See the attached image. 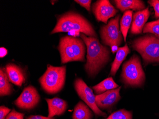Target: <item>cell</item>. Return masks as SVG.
Wrapping results in <instances>:
<instances>
[{"label": "cell", "mask_w": 159, "mask_h": 119, "mask_svg": "<svg viewBox=\"0 0 159 119\" xmlns=\"http://www.w3.org/2000/svg\"><path fill=\"white\" fill-rule=\"evenodd\" d=\"M120 88L121 87H119L95 96V102L98 108L102 110L110 109L120 99Z\"/></svg>", "instance_id": "11"}, {"label": "cell", "mask_w": 159, "mask_h": 119, "mask_svg": "<svg viewBox=\"0 0 159 119\" xmlns=\"http://www.w3.org/2000/svg\"><path fill=\"white\" fill-rule=\"evenodd\" d=\"M129 52L130 50L127 44L124 47L119 48L116 54V57L111 65V76H115L121 63L125 60L127 55L129 53Z\"/></svg>", "instance_id": "16"}, {"label": "cell", "mask_w": 159, "mask_h": 119, "mask_svg": "<svg viewBox=\"0 0 159 119\" xmlns=\"http://www.w3.org/2000/svg\"><path fill=\"white\" fill-rule=\"evenodd\" d=\"M11 109L4 106L0 107V119H5L7 115L9 114Z\"/></svg>", "instance_id": "26"}, {"label": "cell", "mask_w": 159, "mask_h": 119, "mask_svg": "<svg viewBox=\"0 0 159 119\" xmlns=\"http://www.w3.org/2000/svg\"><path fill=\"white\" fill-rule=\"evenodd\" d=\"M121 79L126 85L141 87L145 82V73L138 56L134 55L122 66Z\"/></svg>", "instance_id": "6"}, {"label": "cell", "mask_w": 159, "mask_h": 119, "mask_svg": "<svg viewBox=\"0 0 159 119\" xmlns=\"http://www.w3.org/2000/svg\"><path fill=\"white\" fill-rule=\"evenodd\" d=\"M5 68L0 69V95H9L13 91L12 85L10 83Z\"/></svg>", "instance_id": "18"}, {"label": "cell", "mask_w": 159, "mask_h": 119, "mask_svg": "<svg viewBox=\"0 0 159 119\" xmlns=\"http://www.w3.org/2000/svg\"><path fill=\"white\" fill-rule=\"evenodd\" d=\"M132 47L141 54L145 66L159 63V38L155 36L146 35L137 38L133 41Z\"/></svg>", "instance_id": "5"}, {"label": "cell", "mask_w": 159, "mask_h": 119, "mask_svg": "<svg viewBox=\"0 0 159 119\" xmlns=\"http://www.w3.org/2000/svg\"><path fill=\"white\" fill-rule=\"evenodd\" d=\"M86 104L79 102L75 107L73 119H92L93 112Z\"/></svg>", "instance_id": "17"}, {"label": "cell", "mask_w": 159, "mask_h": 119, "mask_svg": "<svg viewBox=\"0 0 159 119\" xmlns=\"http://www.w3.org/2000/svg\"><path fill=\"white\" fill-rule=\"evenodd\" d=\"M72 31L97 38L95 30L88 20L80 14L73 11L66 12L58 18L57 24L51 34Z\"/></svg>", "instance_id": "2"}, {"label": "cell", "mask_w": 159, "mask_h": 119, "mask_svg": "<svg viewBox=\"0 0 159 119\" xmlns=\"http://www.w3.org/2000/svg\"><path fill=\"white\" fill-rule=\"evenodd\" d=\"M40 101V96L36 89L29 85L24 89L18 98L14 101L17 107L24 110H31L38 105Z\"/></svg>", "instance_id": "9"}, {"label": "cell", "mask_w": 159, "mask_h": 119, "mask_svg": "<svg viewBox=\"0 0 159 119\" xmlns=\"http://www.w3.org/2000/svg\"><path fill=\"white\" fill-rule=\"evenodd\" d=\"M133 11L132 10L126 11H125L122 16L120 21V31L124 37L125 42L126 41L127 36L129 29L132 19H133Z\"/></svg>", "instance_id": "20"}, {"label": "cell", "mask_w": 159, "mask_h": 119, "mask_svg": "<svg viewBox=\"0 0 159 119\" xmlns=\"http://www.w3.org/2000/svg\"><path fill=\"white\" fill-rule=\"evenodd\" d=\"M143 32V33H151L159 38V19L147 23L144 26Z\"/></svg>", "instance_id": "21"}, {"label": "cell", "mask_w": 159, "mask_h": 119, "mask_svg": "<svg viewBox=\"0 0 159 119\" xmlns=\"http://www.w3.org/2000/svg\"><path fill=\"white\" fill-rule=\"evenodd\" d=\"M132 112L121 109L113 112L106 119H132Z\"/></svg>", "instance_id": "22"}, {"label": "cell", "mask_w": 159, "mask_h": 119, "mask_svg": "<svg viewBox=\"0 0 159 119\" xmlns=\"http://www.w3.org/2000/svg\"><path fill=\"white\" fill-rule=\"evenodd\" d=\"M150 14L149 8L134 13L131 30L132 34H138L142 33L145 23L149 19Z\"/></svg>", "instance_id": "13"}, {"label": "cell", "mask_w": 159, "mask_h": 119, "mask_svg": "<svg viewBox=\"0 0 159 119\" xmlns=\"http://www.w3.org/2000/svg\"><path fill=\"white\" fill-rule=\"evenodd\" d=\"M119 15L101 28L100 34L104 45L111 47L113 44H116L119 46L122 43V36L120 32L119 25Z\"/></svg>", "instance_id": "7"}, {"label": "cell", "mask_w": 159, "mask_h": 119, "mask_svg": "<svg viewBox=\"0 0 159 119\" xmlns=\"http://www.w3.org/2000/svg\"><path fill=\"white\" fill-rule=\"evenodd\" d=\"M93 11L96 19L107 25L108 20L116 15L118 11L108 0H99L93 3Z\"/></svg>", "instance_id": "10"}, {"label": "cell", "mask_w": 159, "mask_h": 119, "mask_svg": "<svg viewBox=\"0 0 159 119\" xmlns=\"http://www.w3.org/2000/svg\"><path fill=\"white\" fill-rule=\"evenodd\" d=\"M66 73V66L55 67L48 65L46 71L39 79L42 89L48 94L58 93L64 87Z\"/></svg>", "instance_id": "4"}, {"label": "cell", "mask_w": 159, "mask_h": 119, "mask_svg": "<svg viewBox=\"0 0 159 119\" xmlns=\"http://www.w3.org/2000/svg\"><path fill=\"white\" fill-rule=\"evenodd\" d=\"M48 106V117L53 118L55 115H61L65 112L68 107L65 100L58 97L46 99Z\"/></svg>", "instance_id": "14"}, {"label": "cell", "mask_w": 159, "mask_h": 119, "mask_svg": "<svg viewBox=\"0 0 159 119\" xmlns=\"http://www.w3.org/2000/svg\"><path fill=\"white\" fill-rule=\"evenodd\" d=\"M148 3L153 7L155 11V16L156 18H159V1L158 0L149 1Z\"/></svg>", "instance_id": "24"}, {"label": "cell", "mask_w": 159, "mask_h": 119, "mask_svg": "<svg viewBox=\"0 0 159 119\" xmlns=\"http://www.w3.org/2000/svg\"><path fill=\"white\" fill-rule=\"evenodd\" d=\"M24 113H20L13 109L5 119H24Z\"/></svg>", "instance_id": "23"}, {"label": "cell", "mask_w": 159, "mask_h": 119, "mask_svg": "<svg viewBox=\"0 0 159 119\" xmlns=\"http://www.w3.org/2000/svg\"><path fill=\"white\" fill-rule=\"evenodd\" d=\"M111 52H112V53H114L116 52L117 53V52L119 49V46L116 45V44H113L111 47Z\"/></svg>", "instance_id": "29"}, {"label": "cell", "mask_w": 159, "mask_h": 119, "mask_svg": "<svg viewBox=\"0 0 159 119\" xmlns=\"http://www.w3.org/2000/svg\"><path fill=\"white\" fill-rule=\"evenodd\" d=\"M80 35L87 49L85 69L89 76H95L109 61L110 52L96 37L87 36L82 33Z\"/></svg>", "instance_id": "1"}, {"label": "cell", "mask_w": 159, "mask_h": 119, "mask_svg": "<svg viewBox=\"0 0 159 119\" xmlns=\"http://www.w3.org/2000/svg\"><path fill=\"white\" fill-rule=\"evenodd\" d=\"M119 85L115 83L112 77L108 78L98 85L93 87V89L97 94L105 93L106 91L117 88Z\"/></svg>", "instance_id": "19"}, {"label": "cell", "mask_w": 159, "mask_h": 119, "mask_svg": "<svg viewBox=\"0 0 159 119\" xmlns=\"http://www.w3.org/2000/svg\"><path fill=\"white\" fill-rule=\"evenodd\" d=\"M75 88L78 95L88 105L95 114L100 116L106 117L107 114L102 112L96 105L95 96L93 90L81 79L77 78L75 80Z\"/></svg>", "instance_id": "8"}, {"label": "cell", "mask_w": 159, "mask_h": 119, "mask_svg": "<svg viewBox=\"0 0 159 119\" xmlns=\"http://www.w3.org/2000/svg\"><path fill=\"white\" fill-rule=\"evenodd\" d=\"M27 119H54L53 118L44 117L41 115H31L28 117Z\"/></svg>", "instance_id": "27"}, {"label": "cell", "mask_w": 159, "mask_h": 119, "mask_svg": "<svg viewBox=\"0 0 159 119\" xmlns=\"http://www.w3.org/2000/svg\"><path fill=\"white\" fill-rule=\"evenodd\" d=\"M75 2L84 7L88 11H91V3L92 1L90 0H76Z\"/></svg>", "instance_id": "25"}, {"label": "cell", "mask_w": 159, "mask_h": 119, "mask_svg": "<svg viewBox=\"0 0 159 119\" xmlns=\"http://www.w3.org/2000/svg\"><path fill=\"white\" fill-rule=\"evenodd\" d=\"M62 64L70 62H85V46L83 40L75 37H62L58 47Z\"/></svg>", "instance_id": "3"}, {"label": "cell", "mask_w": 159, "mask_h": 119, "mask_svg": "<svg viewBox=\"0 0 159 119\" xmlns=\"http://www.w3.org/2000/svg\"><path fill=\"white\" fill-rule=\"evenodd\" d=\"M114 2L117 8L122 11H126L130 9L141 11L145 8L143 2L140 0H116Z\"/></svg>", "instance_id": "15"}, {"label": "cell", "mask_w": 159, "mask_h": 119, "mask_svg": "<svg viewBox=\"0 0 159 119\" xmlns=\"http://www.w3.org/2000/svg\"><path fill=\"white\" fill-rule=\"evenodd\" d=\"M5 68L9 80L11 83L20 87L25 82V72L22 68L16 64L10 63L6 65Z\"/></svg>", "instance_id": "12"}, {"label": "cell", "mask_w": 159, "mask_h": 119, "mask_svg": "<svg viewBox=\"0 0 159 119\" xmlns=\"http://www.w3.org/2000/svg\"><path fill=\"white\" fill-rule=\"evenodd\" d=\"M7 53H8V51H7V49H5L4 47L1 48V55H0L1 58H2V57L6 56Z\"/></svg>", "instance_id": "28"}]
</instances>
